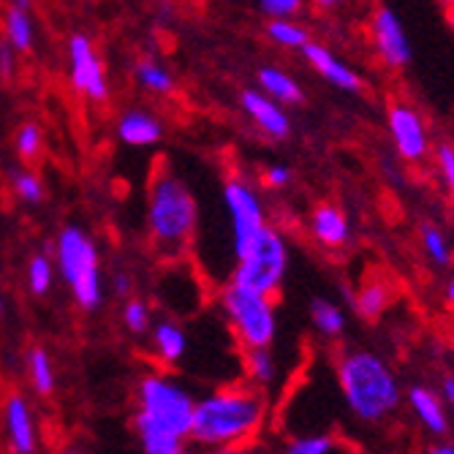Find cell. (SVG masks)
<instances>
[{
  "instance_id": "1",
  "label": "cell",
  "mask_w": 454,
  "mask_h": 454,
  "mask_svg": "<svg viewBox=\"0 0 454 454\" xmlns=\"http://www.w3.org/2000/svg\"><path fill=\"white\" fill-rule=\"evenodd\" d=\"M272 422L270 395L242 379L213 387L196 397L191 446L199 451L259 443Z\"/></svg>"
},
{
  "instance_id": "2",
  "label": "cell",
  "mask_w": 454,
  "mask_h": 454,
  "mask_svg": "<svg viewBox=\"0 0 454 454\" xmlns=\"http://www.w3.org/2000/svg\"><path fill=\"white\" fill-rule=\"evenodd\" d=\"M193 389L172 370H150L134 389V433L142 454H191Z\"/></svg>"
},
{
  "instance_id": "3",
  "label": "cell",
  "mask_w": 454,
  "mask_h": 454,
  "mask_svg": "<svg viewBox=\"0 0 454 454\" xmlns=\"http://www.w3.org/2000/svg\"><path fill=\"white\" fill-rule=\"evenodd\" d=\"M333 376L346 414L362 427H384L403 408V384L392 362L367 346H340Z\"/></svg>"
},
{
  "instance_id": "4",
  "label": "cell",
  "mask_w": 454,
  "mask_h": 454,
  "mask_svg": "<svg viewBox=\"0 0 454 454\" xmlns=\"http://www.w3.org/2000/svg\"><path fill=\"white\" fill-rule=\"evenodd\" d=\"M199 199L188 180L172 167H160L147 180L145 242L160 264L191 259L199 234Z\"/></svg>"
},
{
  "instance_id": "5",
  "label": "cell",
  "mask_w": 454,
  "mask_h": 454,
  "mask_svg": "<svg viewBox=\"0 0 454 454\" xmlns=\"http://www.w3.org/2000/svg\"><path fill=\"white\" fill-rule=\"evenodd\" d=\"M52 259L58 280L66 283L74 305L85 313H98L106 302V275L96 237L79 223L60 226L52 242Z\"/></svg>"
},
{
  "instance_id": "6",
  "label": "cell",
  "mask_w": 454,
  "mask_h": 454,
  "mask_svg": "<svg viewBox=\"0 0 454 454\" xmlns=\"http://www.w3.org/2000/svg\"><path fill=\"white\" fill-rule=\"evenodd\" d=\"M215 308L239 351L270 348L278 340V302L234 280H221L215 288Z\"/></svg>"
},
{
  "instance_id": "7",
  "label": "cell",
  "mask_w": 454,
  "mask_h": 454,
  "mask_svg": "<svg viewBox=\"0 0 454 454\" xmlns=\"http://www.w3.org/2000/svg\"><path fill=\"white\" fill-rule=\"evenodd\" d=\"M288 270H292V242L278 226H267L229 267L226 280H234L259 294L275 297L283 292Z\"/></svg>"
},
{
  "instance_id": "8",
  "label": "cell",
  "mask_w": 454,
  "mask_h": 454,
  "mask_svg": "<svg viewBox=\"0 0 454 454\" xmlns=\"http://www.w3.org/2000/svg\"><path fill=\"white\" fill-rule=\"evenodd\" d=\"M221 201H223V215L229 226V247H231V264H234V259L245 247L270 226V213H267V201L259 185L251 177H245L242 172L226 175L221 185Z\"/></svg>"
},
{
  "instance_id": "9",
  "label": "cell",
  "mask_w": 454,
  "mask_h": 454,
  "mask_svg": "<svg viewBox=\"0 0 454 454\" xmlns=\"http://www.w3.org/2000/svg\"><path fill=\"white\" fill-rule=\"evenodd\" d=\"M384 122H387V137L392 142L397 160L411 169L427 167L438 145L427 114L408 98H389Z\"/></svg>"
},
{
  "instance_id": "10",
  "label": "cell",
  "mask_w": 454,
  "mask_h": 454,
  "mask_svg": "<svg viewBox=\"0 0 454 454\" xmlns=\"http://www.w3.org/2000/svg\"><path fill=\"white\" fill-rule=\"evenodd\" d=\"M66 74L68 88L76 98L93 106H104L112 98V82L98 52L93 35L88 33H71L66 41Z\"/></svg>"
},
{
  "instance_id": "11",
  "label": "cell",
  "mask_w": 454,
  "mask_h": 454,
  "mask_svg": "<svg viewBox=\"0 0 454 454\" xmlns=\"http://www.w3.org/2000/svg\"><path fill=\"white\" fill-rule=\"evenodd\" d=\"M367 44L384 71H405L411 60H414V47H411L408 30L392 6L379 4L367 14Z\"/></svg>"
},
{
  "instance_id": "12",
  "label": "cell",
  "mask_w": 454,
  "mask_h": 454,
  "mask_svg": "<svg viewBox=\"0 0 454 454\" xmlns=\"http://www.w3.org/2000/svg\"><path fill=\"white\" fill-rule=\"evenodd\" d=\"M305 66L321 79L329 88H335L338 93L359 96L364 90V76L351 66L346 58H340L333 47L324 44V41H310V44L300 52Z\"/></svg>"
},
{
  "instance_id": "13",
  "label": "cell",
  "mask_w": 454,
  "mask_h": 454,
  "mask_svg": "<svg viewBox=\"0 0 454 454\" xmlns=\"http://www.w3.org/2000/svg\"><path fill=\"white\" fill-rule=\"evenodd\" d=\"M239 112L270 142H286L294 131V122H292L288 109L283 104L272 101L270 96H264L259 88H245L239 93Z\"/></svg>"
},
{
  "instance_id": "14",
  "label": "cell",
  "mask_w": 454,
  "mask_h": 454,
  "mask_svg": "<svg viewBox=\"0 0 454 454\" xmlns=\"http://www.w3.org/2000/svg\"><path fill=\"white\" fill-rule=\"evenodd\" d=\"M308 237L324 254H340L351 245L354 229L348 213L335 201H318L308 213Z\"/></svg>"
},
{
  "instance_id": "15",
  "label": "cell",
  "mask_w": 454,
  "mask_h": 454,
  "mask_svg": "<svg viewBox=\"0 0 454 454\" xmlns=\"http://www.w3.org/2000/svg\"><path fill=\"white\" fill-rule=\"evenodd\" d=\"M147 351L160 370H175L185 364L191 356V335L185 324L177 316H163L153 321V329L147 335Z\"/></svg>"
},
{
  "instance_id": "16",
  "label": "cell",
  "mask_w": 454,
  "mask_h": 454,
  "mask_svg": "<svg viewBox=\"0 0 454 454\" xmlns=\"http://www.w3.org/2000/svg\"><path fill=\"white\" fill-rule=\"evenodd\" d=\"M114 137L122 147L131 150H150L158 147L167 137V126H163V117L153 112L150 106H126L117 120H114Z\"/></svg>"
},
{
  "instance_id": "17",
  "label": "cell",
  "mask_w": 454,
  "mask_h": 454,
  "mask_svg": "<svg viewBox=\"0 0 454 454\" xmlns=\"http://www.w3.org/2000/svg\"><path fill=\"white\" fill-rule=\"evenodd\" d=\"M0 422H4L6 443L14 454H35L38 451V425L33 405L22 392H9L0 405Z\"/></svg>"
},
{
  "instance_id": "18",
  "label": "cell",
  "mask_w": 454,
  "mask_h": 454,
  "mask_svg": "<svg viewBox=\"0 0 454 454\" xmlns=\"http://www.w3.org/2000/svg\"><path fill=\"white\" fill-rule=\"evenodd\" d=\"M403 405L408 408V414L414 417V422L430 435V438H443L449 435L451 427V411L446 408L443 397L438 395L435 387L430 384H411L405 387Z\"/></svg>"
},
{
  "instance_id": "19",
  "label": "cell",
  "mask_w": 454,
  "mask_h": 454,
  "mask_svg": "<svg viewBox=\"0 0 454 454\" xmlns=\"http://www.w3.org/2000/svg\"><path fill=\"white\" fill-rule=\"evenodd\" d=\"M346 302L362 321H379L395 302V286L384 278H364L356 288L346 292Z\"/></svg>"
},
{
  "instance_id": "20",
  "label": "cell",
  "mask_w": 454,
  "mask_h": 454,
  "mask_svg": "<svg viewBox=\"0 0 454 454\" xmlns=\"http://www.w3.org/2000/svg\"><path fill=\"white\" fill-rule=\"evenodd\" d=\"M134 85L153 98H172L177 93V76L167 66V60H160L155 52L139 55L131 66Z\"/></svg>"
},
{
  "instance_id": "21",
  "label": "cell",
  "mask_w": 454,
  "mask_h": 454,
  "mask_svg": "<svg viewBox=\"0 0 454 454\" xmlns=\"http://www.w3.org/2000/svg\"><path fill=\"white\" fill-rule=\"evenodd\" d=\"M256 88L270 96L272 101L283 104L286 109L305 104V88L302 82L278 63H267L256 71Z\"/></svg>"
},
{
  "instance_id": "22",
  "label": "cell",
  "mask_w": 454,
  "mask_h": 454,
  "mask_svg": "<svg viewBox=\"0 0 454 454\" xmlns=\"http://www.w3.org/2000/svg\"><path fill=\"white\" fill-rule=\"evenodd\" d=\"M239 373H242V381L262 389L264 395H272V389L280 384L283 367H280L275 348L270 346V348L239 351Z\"/></svg>"
},
{
  "instance_id": "23",
  "label": "cell",
  "mask_w": 454,
  "mask_h": 454,
  "mask_svg": "<svg viewBox=\"0 0 454 454\" xmlns=\"http://www.w3.org/2000/svg\"><path fill=\"white\" fill-rule=\"evenodd\" d=\"M0 30H4V38H0V41H6V44L20 58L30 55L35 50V44H38V27H35V20H33L30 9L6 4L4 14H0Z\"/></svg>"
},
{
  "instance_id": "24",
  "label": "cell",
  "mask_w": 454,
  "mask_h": 454,
  "mask_svg": "<svg viewBox=\"0 0 454 454\" xmlns=\"http://www.w3.org/2000/svg\"><path fill=\"white\" fill-rule=\"evenodd\" d=\"M310 326L321 343H338L346 338V329H348V316L343 310L340 302L329 300V297H316L310 302Z\"/></svg>"
},
{
  "instance_id": "25",
  "label": "cell",
  "mask_w": 454,
  "mask_h": 454,
  "mask_svg": "<svg viewBox=\"0 0 454 454\" xmlns=\"http://www.w3.org/2000/svg\"><path fill=\"white\" fill-rule=\"evenodd\" d=\"M278 454H354L351 446L326 430H313V433H294L288 435L280 446Z\"/></svg>"
},
{
  "instance_id": "26",
  "label": "cell",
  "mask_w": 454,
  "mask_h": 454,
  "mask_svg": "<svg viewBox=\"0 0 454 454\" xmlns=\"http://www.w3.org/2000/svg\"><path fill=\"white\" fill-rule=\"evenodd\" d=\"M419 251L425 256V262L435 270H449L454 264V242L449 237V231L435 223V221H425L419 223Z\"/></svg>"
},
{
  "instance_id": "27",
  "label": "cell",
  "mask_w": 454,
  "mask_h": 454,
  "mask_svg": "<svg viewBox=\"0 0 454 454\" xmlns=\"http://www.w3.org/2000/svg\"><path fill=\"white\" fill-rule=\"evenodd\" d=\"M25 370H27V381L35 395L50 397L58 389V367L52 354L44 346H33L25 354Z\"/></svg>"
},
{
  "instance_id": "28",
  "label": "cell",
  "mask_w": 454,
  "mask_h": 454,
  "mask_svg": "<svg viewBox=\"0 0 454 454\" xmlns=\"http://www.w3.org/2000/svg\"><path fill=\"white\" fill-rule=\"evenodd\" d=\"M264 35L272 47L286 52H302L313 41L310 27L302 25L300 20H267Z\"/></svg>"
},
{
  "instance_id": "29",
  "label": "cell",
  "mask_w": 454,
  "mask_h": 454,
  "mask_svg": "<svg viewBox=\"0 0 454 454\" xmlns=\"http://www.w3.org/2000/svg\"><path fill=\"white\" fill-rule=\"evenodd\" d=\"M9 188H12V196L20 204H25V207H38V204H44L47 199L44 177L33 167H27V163H20V167L9 169Z\"/></svg>"
},
{
  "instance_id": "30",
  "label": "cell",
  "mask_w": 454,
  "mask_h": 454,
  "mask_svg": "<svg viewBox=\"0 0 454 454\" xmlns=\"http://www.w3.org/2000/svg\"><path fill=\"white\" fill-rule=\"evenodd\" d=\"M55 283H58V267H55L52 254H44V251L33 254L25 264V286L30 297H38V300L50 297Z\"/></svg>"
},
{
  "instance_id": "31",
  "label": "cell",
  "mask_w": 454,
  "mask_h": 454,
  "mask_svg": "<svg viewBox=\"0 0 454 454\" xmlns=\"http://www.w3.org/2000/svg\"><path fill=\"white\" fill-rule=\"evenodd\" d=\"M153 321H155V313L145 297L134 294L120 302V324L131 338H147L153 329Z\"/></svg>"
},
{
  "instance_id": "32",
  "label": "cell",
  "mask_w": 454,
  "mask_h": 454,
  "mask_svg": "<svg viewBox=\"0 0 454 454\" xmlns=\"http://www.w3.org/2000/svg\"><path fill=\"white\" fill-rule=\"evenodd\" d=\"M44 153V129L38 126L35 120H25L14 131V155L20 158V163H35Z\"/></svg>"
},
{
  "instance_id": "33",
  "label": "cell",
  "mask_w": 454,
  "mask_h": 454,
  "mask_svg": "<svg viewBox=\"0 0 454 454\" xmlns=\"http://www.w3.org/2000/svg\"><path fill=\"white\" fill-rule=\"evenodd\" d=\"M433 169L446 191V199H449V213H451V221H454V145L451 142H438L435 145V153H433Z\"/></svg>"
},
{
  "instance_id": "34",
  "label": "cell",
  "mask_w": 454,
  "mask_h": 454,
  "mask_svg": "<svg viewBox=\"0 0 454 454\" xmlns=\"http://www.w3.org/2000/svg\"><path fill=\"white\" fill-rule=\"evenodd\" d=\"M259 12L267 20H300L305 0H259Z\"/></svg>"
},
{
  "instance_id": "35",
  "label": "cell",
  "mask_w": 454,
  "mask_h": 454,
  "mask_svg": "<svg viewBox=\"0 0 454 454\" xmlns=\"http://www.w3.org/2000/svg\"><path fill=\"white\" fill-rule=\"evenodd\" d=\"M292 180H294V172L288 169L286 163H267V167L262 169V175H259L262 188L270 191V193H283L288 185H292Z\"/></svg>"
},
{
  "instance_id": "36",
  "label": "cell",
  "mask_w": 454,
  "mask_h": 454,
  "mask_svg": "<svg viewBox=\"0 0 454 454\" xmlns=\"http://www.w3.org/2000/svg\"><path fill=\"white\" fill-rule=\"evenodd\" d=\"M134 292H137V280H134V272L131 270L117 267L114 272H109V294L114 300L122 302V300L134 297Z\"/></svg>"
},
{
  "instance_id": "37",
  "label": "cell",
  "mask_w": 454,
  "mask_h": 454,
  "mask_svg": "<svg viewBox=\"0 0 454 454\" xmlns=\"http://www.w3.org/2000/svg\"><path fill=\"white\" fill-rule=\"evenodd\" d=\"M17 63H20V55L6 44V41H0V79H4V82L14 79L17 71H20Z\"/></svg>"
},
{
  "instance_id": "38",
  "label": "cell",
  "mask_w": 454,
  "mask_h": 454,
  "mask_svg": "<svg viewBox=\"0 0 454 454\" xmlns=\"http://www.w3.org/2000/svg\"><path fill=\"white\" fill-rule=\"evenodd\" d=\"M354 0H310V6L318 12V14H338L343 12L346 6H351Z\"/></svg>"
},
{
  "instance_id": "39",
  "label": "cell",
  "mask_w": 454,
  "mask_h": 454,
  "mask_svg": "<svg viewBox=\"0 0 454 454\" xmlns=\"http://www.w3.org/2000/svg\"><path fill=\"white\" fill-rule=\"evenodd\" d=\"M438 395L443 397V403H446V408L449 411H454V373H443L441 379H438Z\"/></svg>"
},
{
  "instance_id": "40",
  "label": "cell",
  "mask_w": 454,
  "mask_h": 454,
  "mask_svg": "<svg viewBox=\"0 0 454 454\" xmlns=\"http://www.w3.org/2000/svg\"><path fill=\"white\" fill-rule=\"evenodd\" d=\"M199 454H270L264 446L251 443V446H226V449H207V451H199Z\"/></svg>"
},
{
  "instance_id": "41",
  "label": "cell",
  "mask_w": 454,
  "mask_h": 454,
  "mask_svg": "<svg viewBox=\"0 0 454 454\" xmlns=\"http://www.w3.org/2000/svg\"><path fill=\"white\" fill-rule=\"evenodd\" d=\"M425 454H454V443H449V441H433L427 449H425Z\"/></svg>"
},
{
  "instance_id": "42",
  "label": "cell",
  "mask_w": 454,
  "mask_h": 454,
  "mask_svg": "<svg viewBox=\"0 0 454 454\" xmlns=\"http://www.w3.org/2000/svg\"><path fill=\"white\" fill-rule=\"evenodd\" d=\"M443 305L449 308V310H454V272L446 278V283H443Z\"/></svg>"
},
{
  "instance_id": "43",
  "label": "cell",
  "mask_w": 454,
  "mask_h": 454,
  "mask_svg": "<svg viewBox=\"0 0 454 454\" xmlns=\"http://www.w3.org/2000/svg\"><path fill=\"white\" fill-rule=\"evenodd\" d=\"M446 22L454 30V4H446Z\"/></svg>"
},
{
  "instance_id": "44",
  "label": "cell",
  "mask_w": 454,
  "mask_h": 454,
  "mask_svg": "<svg viewBox=\"0 0 454 454\" xmlns=\"http://www.w3.org/2000/svg\"><path fill=\"white\" fill-rule=\"evenodd\" d=\"M12 6H22V9H30V0H6Z\"/></svg>"
},
{
  "instance_id": "45",
  "label": "cell",
  "mask_w": 454,
  "mask_h": 454,
  "mask_svg": "<svg viewBox=\"0 0 454 454\" xmlns=\"http://www.w3.org/2000/svg\"><path fill=\"white\" fill-rule=\"evenodd\" d=\"M4 313H6V297H4V292H0V318H4Z\"/></svg>"
},
{
  "instance_id": "46",
  "label": "cell",
  "mask_w": 454,
  "mask_h": 454,
  "mask_svg": "<svg viewBox=\"0 0 454 454\" xmlns=\"http://www.w3.org/2000/svg\"><path fill=\"white\" fill-rule=\"evenodd\" d=\"M60 454H79V451H76V449H63Z\"/></svg>"
},
{
  "instance_id": "47",
  "label": "cell",
  "mask_w": 454,
  "mask_h": 454,
  "mask_svg": "<svg viewBox=\"0 0 454 454\" xmlns=\"http://www.w3.org/2000/svg\"><path fill=\"white\" fill-rule=\"evenodd\" d=\"M446 4H454V0H446Z\"/></svg>"
}]
</instances>
